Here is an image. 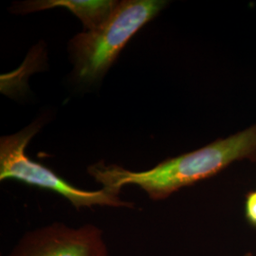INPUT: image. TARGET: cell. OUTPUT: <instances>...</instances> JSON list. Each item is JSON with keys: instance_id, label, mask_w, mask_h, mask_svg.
<instances>
[{"instance_id": "7a4b0ae2", "label": "cell", "mask_w": 256, "mask_h": 256, "mask_svg": "<svg viewBox=\"0 0 256 256\" xmlns=\"http://www.w3.org/2000/svg\"><path fill=\"white\" fill-rule=\"evenodd\" d=\"M162 0H124L100 27L77 34L70 43L75 74L82 82H96L106 74L122 50L164 9Z\"/></svg>"}, {"instance_id": "6da1fadb", "label": "cell", "mask_w": 256, "mask_h": 256, "mask_svg": "<svg viewBox=\"0 0 256 256\" xmlns=\"http://www.w3.org/2000/svg\"><path fill=\"white\" fill-rule=\"evenodd\" d=\"M242 160L256 162V124L196 151L167 158L147 171L133 172L104 162L90 166L88 171L104 188L120 192L122 186L133 184L142 188L151 200H162Z\"/></svg>"}, {"instance_id": "3957f363", "label": "cell", "mask_w": 256, "mask_h": 256, "mask_svg": "<svg viewBox=\"0 0 256 256\" xmlns=\"http://www.w3.org/2000/svg\"><path fill=\"white\" fill-rule=\"evenodd\" d=\"M42 128L38 120L18 133L1 138L0 140V180H16L42 189L59 194L70 202L76 209L93 206H110L133 208L134 204L124 202L119 191L104 188L98 191L79 189L55 174L46 166L32 160L26 148L30 140Z\"/></svg>"}, {"instance_id": "5b68a950", "label": "cell", "mask_w": 256, "mask_h": 256, "mask_svg": "<svg viewBox=\"0 0 256 256\" xmlns=\"http://www.w3.org/2000/svg\"><path fill=\"white\" fill-rule=\"evenodd\" d=\"M118 1H88V0H36L14 4L12 10L18 14H28L55 7L70 10L80 19L88 30L100 27L110 18L118 6Z\"/></svg>"}, {"instance_id": "8992f818", "label": "cell", "mask_w": 256, "mask_h": 256, "mask_svg": "<svg viewBox=\"0 0 256 256\" xmlns=\"http://www.w3.org/2000/svg\"><path fill=\"white\" fill-rule=\"evenodd\" d=\"M245 216L248 222L256 228V190L248 192L246 196Z\"/></svg>"}, {"instance_id": "277c9868", "label": "cell", "mask_w": 256, "mask_h": 256, "mask_svg": "<svg viewBox=\"0 0 256 256\" xmlns=\"http://www.w3.org/2000/svg\"><path fill=\"white\" fill-rule=\"evenodd\" d=\"M8 256H110L101 230L54 223L26 232Z\"/></svg>"}]
</instances>
